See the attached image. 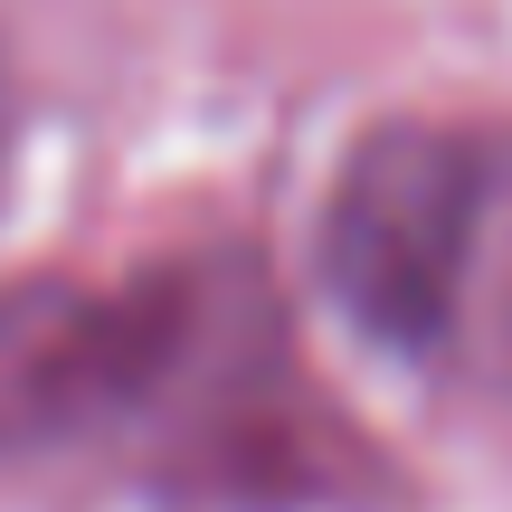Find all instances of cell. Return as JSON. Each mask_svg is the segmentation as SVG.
I'll use <instances>...</instances> for the list:
<instances>
[{"label": "cell", "mask_w": 512, "mask_h": 512, "mask_svg": "<svg viewBox=\"0 0 512 512\" xmlns=\"http://www.w3.org/2000/svg\"><path fill=\"white\" fill-rule=\"evenodd\" d=\"M266 332V294L228 266L133 275V285H0V456L114 437L219 380V351Z\"/></svg>", "instance_id": "cell-1"}, {"label": "cell", "mask_w": 512, "mask_h": 512, "mask_svg": "<svg viewBox=\"0 0 512 512\" xmlns=\"http://www.w3.org/2000/svg\"><path fill=\"white\" fill-rule=\"evenodd\" d=\"M494 162L446 124H389L323 200V285L380 351H437L465 313Z\"/></svg>", "instance_id": "cell-2"}, {"label": "cell", "mask_w": 512, "mask_h": 512, "mask_svg": "<svg viewBox=\"0 0 512 512\" xmlns=\"http://www.w3.org/2000/svg\"><path fill=\"white\" fill-rule=\"evenodd\" d=\"M10 171H19V95H10V67H0V200H10Z\"/></svg>", "instance_id": "cell-3"}]
</instances>
